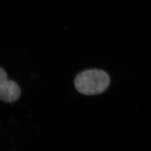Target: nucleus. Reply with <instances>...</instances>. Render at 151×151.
Masks as SVG:
<instances>
[{
  "label": "nucleus",
  "mask_w": 151,
  "mask_h": 151,
  "mask_svg": "<svg viewBox=\"0 0 151 151\" xmlns=\"http://www.w3.org/2000/svg\"><path fill=\"white\" fill-rule=\"evenodd\" d=\"M110 83L108 74L102 70H88L79 73L75 78V88L81 94L94 96L103 93Z\"/></svg>",
  "instance_id": "nucleus-1"
},
{
  "label": "nucleus",
  "mask_w": 151,
  "mask_h": 151,
  "mask_svg": "<svg viewBox=\"0 0 151 151\" xmlns=\"http://www.w3.org/2000/svg\"><path fill=\"white\" fill-rule=\"evenodd\" d=\"M21 90L18 85L12 80H8L0 87V100L11 103L18 100Z\"/></svg>",
  "instance_id": "nucleus-2"
},
{
  "label": "nucleus",
  "mask_w": 151,
  "mask_h": 151,
  "mask_svg": "<svg viewBox=\"0 0 151 151\" xmlns=\"http://www.w3.org/2000/svg\"><path fill=\"white\" fill-rule=\"evenodd\" d=\"M8 80L7 73L5 70L0 67V87Z\"/></svg>",
  "instance_id": "nucleus-3"
}]
</instances>
